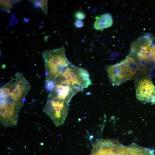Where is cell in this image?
I'll use <instances>...</instances> for the list:
<instances>
[{"label": "cell", "mask_w": 155, "mask_h": 155, "mask_svg": "<svg viewBox=\"0 0 155 155\" xmlns=\"http://www.w3.org/2000/svg\"><path fill=\"white\" fill-rule=\"evenodd\" d=\"M133 57L129 55L123 60L105 67L109 80L113 86H118L124 82L134 79L137 72L143 67Z\"/></svg>", "instance_id": "6da1fadb"}, {"label": "cell", "mask_w": 155, "mask_h": 155, "mask_svg": "<svg viewBox=\"0 0 155 155\" xmlns=\"http://www.w3.org/2000/svg\"><path fill=\"white\" fill-rule=\"evenodd\" d=\"M14 79L5 84L0 89V99L9 97L11 86Z\"/></svg>", "instance_id": "4fadbf2b"}, {"label": "cell", "mask_w": 155, "mask_h": 155, "mask_svg": "<svg viewBox=\"0 0 155 155\" xmlns=\"http://www.w3.org/2000/svg\"><path fill=\"white\" fill-rule=\"evenodd\" d=\"M0 9L7 13L10 12L13 6L21 0H0Z\"/></svg>", "instance_id": "7c38bea8"}, {"label": "cell", "mask_w": 155, "mask_h": 155, "mask_svg": "<svg viewBox=\"0 0 155 155\" xmlns=\"http://www.w3.org/2000/svg\"><path fill=\"white\" fill-rule=\"evenodd\" d=\"M65 100L49 97L42 111L51 119L57 127L64 123L69 111L68 104Z\"/></svg>", "instance_id": "5b68a950"}, {"label": "cell", "mask_w": 155, "mask_h": 155, "mask_svg": "<svg viewBox=\"0 0 155 155\" xmlns=\"http://www.w3.org/2000/svg\"><path fill=\"white\" fill-rule=\"evenodd\" d=\"M35 4L37 5L42 9L43 13L45 15H47L48 6L47 0H33L31 1Z\"/></svg>", "instance_id": "5bb4252c"}, {"label": "cell", "mask_w": 155, "mask_h": 155, "mask_svg": "<svg viewBox=\"0 0 155 155\" xmlns=\"http://www.w3.org/2000/svg\"><path fill=\"white\" fill-rule=\"evenodd\" d=\"M75 94L71 87L64 84H56L50 91L49 97H56L63 99L69 103Z\"/></svg>", "instance_id": "9c48e42d"}, {"label": "cell", "mask_w": 155, "mask_h": 155, "mask_svg": "<svg viewBox=\"0 0 155 155\" xmlns=\"http://www.w3.org/2000/svg\"><path fill=\"white\" fill-rule=\"evenodd\" d=\"M75 17L78 20H82L85 18V15L83 12L79 11L75 13Z\"/></svg>", "instance_id": "9a60e30c"}, {"label": "cell", "mask_w": 155, "mask_h": 155, "mask_svg": "<svg viewBox=\"0 0 155 155\" xmlns=\"http://www.w3.org/2000/svg\"><path fill=\"white\" fill-rule=\"evenodd\" d=\"M21 108L9 97L0 99V119L1 125L5 127L16 126L19 111Z\"/></svg>", "instance_id": "8992f818"}, {"label": "cell", "mask_w": 155, "mask_h": 155, "mask_svg": "<svg viewBox=\"0 0 155 155\" xmlns=\"http://www.w3.org/2000/svg\"><path fill=\"white\" fill-rule=\"evenodd\" d=\"M64 46L42 52L44 62L45 82H54L70 64L67 58Z\"/></svg>", "instance_id": "7a4b0ae2"}, {"label": "cell", "mask_w": 155, "mask_h": 155, "mask_svg": "<svg viewBox=\"0 0 155 155\" xmlns=\"http://www.w3.org/2000/svg\"><path fill=\"white\" fill-rule=\"evenodd\" d=\"M154 150L140 146L135 143L128 146L123 145L119 151V155H154Z\"/></svg>", "instance_id": "30bf717a"}, {"label": "cell", "mask_w": 155, "mask_h": 155, "mask_svg": "<svg viewBox=\"0 0 155 155\" xmlns=\"http://www.w3.org/2000/svg\"><path fill=\"white\" fill-rule=\"evenodd\" d=\"M75 26L78 28H80L83 27L84 25L83 22L81 20H77L75 23Z\"/></svg>", "instance_id": "2e32d148"}, {"label": "cell", "mask_w": 155, "mask_h": 155, "mask_svg": "<svg viewBox=\"0 0 155 155\" xmlns=\"http://www.w3.org/2000/svg\"><path fill=\"white\" fill-rule=\"evenodd\" d=\"M129 55L143 66L155 62V37L147 33L137 38L131 44Z\"/></svg>", "instance_id": "277c9868"}, {"label": "cell", "mask_w": 155, "mask_h": 155, "mask_svg": "<svg viewBox=\"0 0 155 155\" xmlns=\"http://www.w3.org/2000/svg\"><path fill=\"white\" fill-rule=\"evenodd\" d=\"M55 83L69 85L75 94L92 84L89 73L86 69L71 64L57 78Z\"/></svg>", "instance_id": "3957f363"}, {"label": "cell", "mask_w": 155, "mask_h": 155, "mask_svg": "<svg viewBox=\"0 0 155 155\" xmlns=\"http://www.w3.org/2000/svg\"><path fill=\"white\" fill-rule=\"evenodd\" d=\"M136 95L139 100L155 104V86L148 78H140L135 82Z\"/></svg>", "instance_id": "ba28073f"}, {"label": "cell", "mask_w": 155, "mask_h": 155, "mask_svg": "<svg viewBox=\"0 0 155 155\" xmlns=\"http://www.w3.org/2000/svg\"><path fill=\"white\" fill-rule=\"evenodd\" d=\"M12 85L9 98L21 108L24 106L25 98L31 89V85L21 73H17Z\"/></svg>", "instance_id": "52a82bcc"}, {"label": "cell", "mask_w": 155, "mask_h": 155, "mask_svg": "<svg viewBox=\"0 0 155 155\" xmlns=\"http://www.w3.org/2000/svg\"><path fill=\"white\" fill-rule=\"evenodd\" d=\"M96 20L94 27L96 30H101L111 26L113 24L112 16L109 13H104L97 16L95 18Z\"/></svg>", "instance_id": "8fae6325"}]
</instances>
